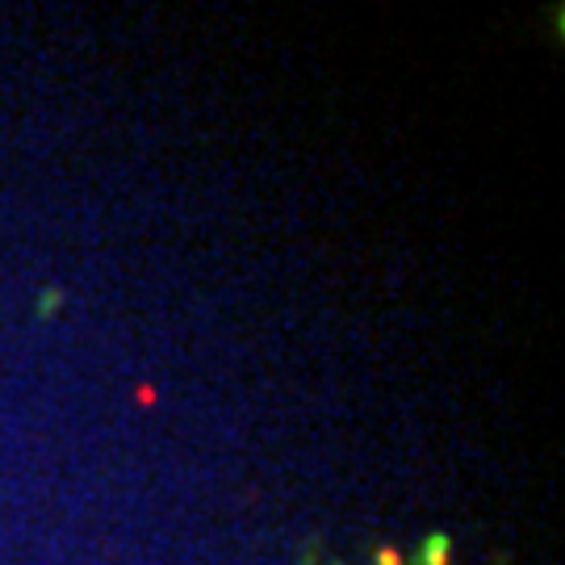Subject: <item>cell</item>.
Returning <instances> with one entry per match:
<instances>
[{
    "instance_id": "6da1fadb",
    "label": "cell",
    "mask_w": 565,
    "mask_h": 565,
    "mask_svg": "<svg viewBox=\"0 0 565 565\" xmlns=\"http://www.w3.org/2000/svg\"><path fill=\"white\" fill-rule=\"evenodd\" d=\"M381 565H398V553L394 549H381V557H377Z\"/></svg>"
}]
</instances>
